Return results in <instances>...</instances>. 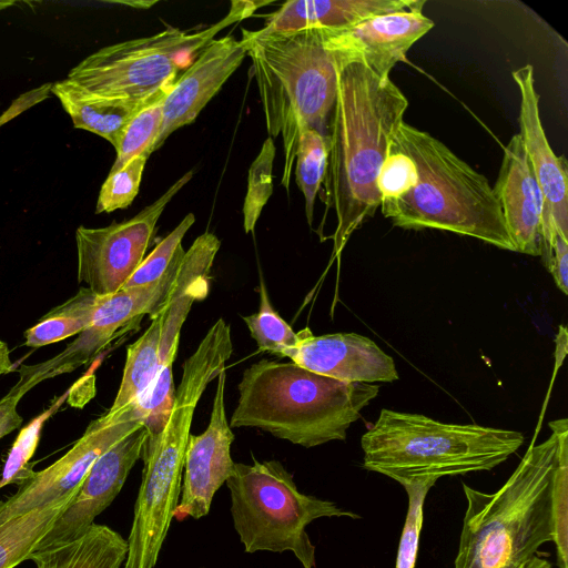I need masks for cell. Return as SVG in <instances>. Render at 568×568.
Here are the masks:
<instances>
[{
    "instance_id": "obj_1",
    "label": "cell",
    "mask_w": 568,
    "mask_h": 568,
    "mask_svg": "<svg viewBox=\"0 0 568 568\" xmlns=\"http://www.w3.org/2000/svg\"><path fill=\"white\" fill-rule=\"evenodd\" d=\"M549 428L497 491L463 483L467 507L454 568H519L549 541L567 568L568 420Z\"/></svg>"
},
{
    "instance_id": "obj_2",
    "label": "cell",
    "mask_w": 568,
    "mask_h": 568,
    "mask_svg": "<svg viewBox=\"0 0 568 568\" xmlns=\"http://www.w3.org/2000/svg\"><path fill=\"white\" fill-rule=\"evenodd\" d=\"M407 108V98L390 78L379 77L361 58L344 55L322 194L325 211L333 209L336 215L334 256L381 206L377 176Z\"/></svg>"
},
{
    "instance_id": "obj_3",
    "label": "cell",
    "mask_w": 568,
    "mask_h": 568,
    "mask_svg": "<svg viewBox=\"0 0 568 568\" xmlns=\"http://www.w3.org/2000/svg\"><path fill=\"white\" fill-rule=\"evenodd\" d=\"M379 392L313 373L293 362L261 359L239 384L230 427H256L306 448L345 440L349 426Z\"/></svg>"
},
{
    "instance_id": "obj_4",
    "label": "cell",
    "mask_w": 568,
    "mask_h": 568,
    "mask_svg": "<svg viewBox=\"0 0 568 568\" xmlns=\"http://www.w3.org/2000/svg\"><path fill=\"white\" fill-rule=\"evenodd\" d=\"M253 63L270 138L281 134L284 165L281 184L290 193L300 134L322 133L333 110L344 55L326 48L322 30L264 33L242 30Z\"/></svg>"
},
{
    "instance_id": "obj_5",
    "label": "cell",
    "mask_w": 568,
    "mask_h": 568,
    "mask_svg": "<svg viewBox=\"0 0 568 568\" xmlns=\"http://www.w3.org/2000/svg\"><path fill=\"white\" fill-rule=\"evenodd\" d=\"M390 146L415 163L417 182L396 202L381 206L395 226L435 229L515 251L488 180L428 132L403 122Z\"/></svg>"
},
{
    "instance_id": "obj_6",
    "label": "cell",
    "mask_w": 568,
    "mask_h": 568,
    "mask_svg": "<svg viewBox=\"0 0 568 568\" xmlns=\"http://www.w3.org/2000/svg\"><path fill=\"white\" fill-rule=\"evenodd\" d=\"M520 432L448 424L417 413L383 408L362 436L363 467L402 486L491 470L524 444Z\"/></svg>"
},
{
    "instance_id": "obj_7",
    "label": "cell",
    "mask_w": 568,
    "mask_h": 568,
    "mask_svg": "<svg viewBox=\"0 0 568 568\" xmlns=\"http://www.w3.org/2000/svg\"><path fill=\"white\" fill-rule=\"evenodd\" d=\"M233 526L245 552L292 551L303 568H315L306 527L322 517L361 518L334 501L305 495L277 460L235 463L226 480Z\"/></svg>"
},
{
    "instance_id": "obj_8",
    "label": "cell",
    "mask_w": 568,
    "mask_h": 568,
    "mask_svg": "<svg viewBox=\"0 0 568 568\" xmlns=\"http://www.w3.org/2000/svg\"><path fill=\"white\" fill-rule=\"evenodd\" d=\"M267 3L232 1L227 14L206 28L168 27L149 37L103 47L72 68L67 78L102 97L152 102L168 93L185 62L217 33Z\"/></svg>"
},
{
    "instance_id": "obj_9",
    "label": "cell",
    "mask_w": 568,
    "mask_h": 568,
    "mask_svg": "<svg viewBox=\"0 0 568 568\" xmlns=\"http://www.w3.org/2000/svg\"><path fill=\"white\" fill-rule=\"evenodd\" d=\"M213 378L206 367L195 363L184 364L164 428L154 438L145 439L142 481L126 539L128 554L123 568H154L158 562L180 500L184 454L194 410Z\"/></svg>"
},
{
    "instance_id": "obj_10",
    "label": "cell",
    "mask_w": 568,
    "mask_h": 568,
    "mask_svg": "<svg viewBox=\"0 0 568 568\" xmlns=\"http://www.w3.org/2000/svg\"><path fill=\"white\" fill-rule=\"evenodd\" d=\"M192 176L193 171L186 172L129 220L104 227L79 226L75 231L78 282L101 296L121 290L144 260L165 206Z\"/></svg>"
},
{
    "instance_id": "obj_11",
    "label": "cell",
    "mask_w": 568,
    "mask_h": 568,
    "mask_svg": "<svg viewBox=\"0 0 568 568\" xmlns=\"http://www.w3.org/2000/svg\"><path fill=\"white\" fill-rule=\"evenodd\" d=\"M185 255L181 245L163 276L148 285L99 295L91 324L52 358L32 365L41 381L69 373L95 357L116 335L144 315L154 318L165 306Z\"/></svg>"
},
{
    "instance_id": "obj_12",
    "label": "cell",
    "mask_w": 568,
    "mask_h": 568,
    "mask_svg": "<svg viewBox=\"0 0 568 568\" xmlns=\"http://www.w3.org/2000/svg\"><path fill=\"white\" fill-rule=\"evenodd\" d=\"M105 424L92 420L83 435L61 458L47 468L20 474L21 485L9 498L0 501V525L12 517L57 501L79 488L93 463L112 445L143 425L124 415Z\"/></svg>"
},
{
    "instance_id": "obj_13",
    "label": "cell",
    "mask_w": 568,
    "mask_h": 568,
    "mask_svg": "<svg viewBox=\"0 0 568 568\" xmlns=\"http://www.w3.org/2000/svg\"><path fill=\"white\" fill-rule=\"evenodd\" d=\"M520 94V138L545 200L541 221L540 255L545 266L550 261L557 233L568 239L567 161L554 153L539 112L534 67L526 64L511 73Z\"/></svg>"
},
{
    "instance_id": "obj_14",
    "label": "cell",
    "mask_w": 568,
    "mask_h": 568,
    "mask_svg": "<svg viewBox=\"0 0 568 568\" xmlns=\"http://www.w3.org/2000/svg\"><path fill=\"white\" fill-rule=\"evenodd\" d=\"M226 369L217 376L210 423L200 435H190L184 454V476L173 518L200 519L210 511L214 494L234 470L231 444L234 434L225 413Z\"/></svg>"
},
{
    "instance_id": "obj_15",
    "label": "cell",
    "mask_w": 568,
    "mask_h": 568,
    "mask_svg": "<svg viewBox=\"0 0 568 568\" xmlns=\"http://www.w3.org/2000/svg\"><path fill=\"white\" fill-rule=\"evenodd\" d=\"M142 425L108 450L91 466L80 487L39 541L36 550L72 541L94 524V519L121 491L132 467L142 457L146 439Z\"/></svg>"
},
{
    "instance_id": "obj_16",
    "label": "cell",
    "mask_w": 568,
    "mask_h": 568,
    "mask_svg": "<svg viewBox=\"0 0 568 568\" xmlns=\"http://www.w3.org/2000/svg\"><path fill=\"white\" fill-rule=\"evenodd\" d=\"M246 45L231 36L211 40L174 81L162 103V124L153 151L178 129L191 124L246 57Z\"/></svg>"
},
{
    "instance_id": "obj_17",
    "label": "cell",
    "mask_w": 568,
    "mask_h": 568,
    "mask_svg": "<svg viewBox=\"0 0 568 568\" xmlns=\"http://www.w3.org/2000/svg\"><path fill=\"white\" fill-rule=\"evenodd\" d=\"M285 357L323 376L343 382L374 384L399 378L394 359L374 341L356 333L315 336L305 327Z\"/></svg>"
},
{
    "instance_id": "obj_18",
    "label": "cell",
    "mask_w": 568,
    "mask_h": 568,
    "mask_svg": "<svg viewBox=\"0 0 568 568\" xmlns=\"http://www.w3.org/2000/svg\"><path fill=\"white\" fill-rule=\"evenodd\" d=\"M434 22L423 7L378 14L342 30H322L329 50L361 58L379 77L390 78L398 62L406 61L413 44L429 32Z\"/></svg>"
},
{
    "instance_id": "obj_19",
    "label": "cell",
    "mask_w": 568,
    "mask_h": 568,
    "mask_svg": "<svg viewBox=\"0 0 568 568\" xmlns=\"http://www.w3.org/2000/svg\"><path fill=\"white\" fill-rule=\"evenodd\" d=\"M493 189L515 251L539 256L545 200L519 133L504 149Z\"/></svg>"
},
{
    "instance_id": "obj_20",
    "label": "cell",
    "mask_w": 568,
    "mask_h": 568,
    "mask_svg": "<svg viewBox=\"0 0 568 568\" xmlns=\"http://www.w3.org/2000/svg\"><path fill=\"white\" fill-rule=\"evenodd\" d=\"M424 0H291L268 16L264 33L342 30L372 17L424 7Z\"/></svg>"
},
{
    "instance_id": "obj_21",
    "label": "cell",
    "mask_w": 568,
    "mask_h": 568,
    "mask_svg": "<svg viewBox=\"0 0 568 568\" xmlns=\"http://www.w3.org/2000/svg\"><path fill=\"white\" fill-rule=\"evenodd\" d=\"M51 91L70 115L74 128L100 135L114 149L134 114L153 102L102 97L68 78L51 84Z\"/></svg>"
},
{
    "instance_id": "obj_22",
    "label": "cell",
    "mask_w": 568,
    "mask_h": 568,
    "mask_svg": "<svg viewBox=\"0 0 568 568\" xmlns=\"http://www.w3.org/2000/svg\"><path fill=\"white\" fill-rule=\"evenodd\" d=\"M128 542L105 525L92 524L77 539L31 552L37 568H120Z\"/></svg>"
},
{
    "instance_id": "obj_23",
    "label": "cell",
    "mask_w": 568,
    "mask_h": 568,
    "mask_svg": "<svg viewBox=\"0 0 568 568\" xmlns=\"http://www.w3.org/2000/svg\"><path fill=\"white\" fill-rule=\"evenodd\" d=\"M162 311L151 320L146 331L126 349L125 365L115 399L102 415L111 419L125 407L138 402L149 389L156 376Z\"/></svg>"
},
{
    "instance_id": "obj_24",
    "label": "cell",
    "mask_w": 568,
    "mask_h": 568,
    "mask_svg": "<svg viewBox=\"0 0 568 568\" xmlns=\"http://www.w3.org/2000/svg\"><path fill=\"white\" fill-rule=\"evenodd\" d=\"M78 489L0 525V568H14L28 559Z\"/></svg>"
},
{
    "instance_id": "obj_25",
    "label": "cell",
    "mask_w": 568,
    "mask_h": 568,
    "mask_svg": "<svg viewBox=\"0 0 568 568\" xmlns=\"http://www.w3.org/2000/svg\"><path fill=\"white\" fill-rule=\"evenodd\" d=\"M99 295L81 287L75 295L43 315L26 331L24 344L41 347L80 334L92 322Z\"/></svg>"
},
{
    "instance_id": "obj_26",
    "label": "cell",
    "mask_w": 568,
    "mask_h": 568,
    "mask_svg": "<svg viewBox=\"0 0 568 568\" xmlns=\"http://www.w3.org/2000/svg\"><path fill=\"white\" fill-rule=\"evenodd\" d=\"M328 160V136L315 129H304L296 151L295 181L304 195L305 215L313 223L314 204L323 184Z\"/></svg>"
},
{
    "instance_id": "obj_27",
    "label": "cell",
    "mask_w": 568,
    "mask_h": 568,
    "mask_svg": "<svg viewBox=\"0 0 568 568\" xmlns=\"http://www.w3.org/2000/svg\"><path fill=\"white\" fill-rule=\"evenodd\" d=\"M260 307L254 314L243 316L251 337L258 351L285 357L298 342L297 332L274 310L263 278L260 281Z\"/></svg>"
},
{
    "instance_id": "obj_28",
    "label": "cell",
    "mask_w": 568,
    "mask_h": 568,
    "mask_svg": "<svg viewBox=\"0 0 568 568\" xmlns=\"http://www.w3.org/2000/svg\"><path fill=\"white\" fill-rule=\"evenodd\" d=\"M164 95L139 110L128 123L119 142L116 158L110 172L118 171L132 159L152 153L162 124Z\"/></svg>"
},
{
    "instance_id": "obj_29",
    "label": "cell",
    "mask_w": 568,
    "mask_h": 568,
    "mask_svg": "<svg viewBox=\"0 0 568 568\" xmlns=\"http://www.w3.org/2000/svg\"><path fill=\"white\" fill-rule=\"evenodd\" d=\"M274 158L275 145L273 139L267 138L248 171L247 192L243 205L245 233L254 232L256 222L272 195Z\"/></svg>"
},
{
    "instance_id": "obj_30",
    "label": "cell",
    "mask_w": 568,
    "mask_h": 568,
    "mask_svg": "<svg viewBox=\"0 0 568 568\" xmlns=\"http://www.w3.org/2000/svg\"><path fill=\"white\" fill-rule=\"evenodd\" d=\"M148 159V154H141L132 159L122 169L109 172L100 189L95 206L97 214L111 213L131 205L139 193Z\"/></svg>"
},
{
    "instance_id": "obj_31",
    "label": "cell",
    "mask_w": 568,
    "mask_h": 568,
    "mask_svg": "<svg viewBox=\"0 0 568 568\" xmlns=\"http://www.w3.org/2000/svg\"><path fill=\"white\" fill-rule=\"evenodd\" d=\"M194 222V214H186L173 231L162 239L154 250L144 257L122 288L143 286L160 280L170 267L176 250L182 245L184 235Z\"/></svg>"
},
{
    "instance_id": "obj_32",
    "label": "cell",
    "mask_w": 568,
    "mask_h": 568,
    "mask_svg": "<svg viewBox=\"0 0 568 568\" xmlns=\"http://www.w3.org/2000/svg\"><path fill=\"white\" fill-rule=\"evenodd\" d=\"M435 484L419 481L403 486L408 497V508L399 538L395 568H415L423 526V507L428 491Z\"/></svg>"
},
{
    "instance_id": "obj_33",
    "label": "cell",
    "mask_w": 568,
    "mask_h": 568,
    "mask_svg": "<svg viewBox=\"0 0 568 568\" xmlns=\"http://www.w3.org/2000/svg\"><path fill=\"white\" fill-rule=\"evenodd\" d=\"M416 182L417 171L414 161L398 149L389 146L377 176L381 206L396 202L409 192Z\"/></svg>"
},
{
    "instance_id": "obj_34",
    "label": "cell",
    "mask_w": 568,
    "mask_h": 568,
    "mask_svg": "<svg viewBox=\"0 0 568 568\" xmlns=\"http://www.w3.org/2000/svg\"><path fill=\"white\" fill-rule=\"evenodd\" d=\"M67 397L68 393L61 396L50 408L44 410L21 430L10 453L0 486L7 481H11L16 476L26 470L23 468L24 464L32 456L37 447L42 425L60 407Z\"/></svg>"
},
{
    "instance_id": "obj_35",
    "label": "cell",
    "mask_w": 568,
    "mask_h": 568,
    "mask_svg": "<svg viewBox=\"0 0 568 568\" xmlns=\"http://www.w3.org/2000/svg\"><path fill=\"white\" fill-rule=\"evenodd\" d=\"M20 379L0 399V439L17 429L23 422L18 412L22 396L41 383L34 375L31 365H22L19 369Z\"/></svg>"
},
{
    "instance_id": "obj_36",
    "label": "cell",
    "mask_w": 568,
    "mask_h": 568,
    "mask_svg": "<svg viewBox=\"0 0 568 568\" xmlns=\"http://www.w3.org/2000/svg\"><path fill=\"white\" fill-rule=\"evenodd\" d=\"M567 355V329L565 326H559V332L556 337V368L562 364Z\"/></svg>"
},
{
    "instance_id": "obj_37",
    "label": "cell",
    "mask_w": 568,
    "mask_h": 568,
    "mask_svg": "<svg viewBox=\"0 0 568 568\" xmlns=\"http://www.w3.org/2000/svg\"><path fill=\"white\" fill-rule=\"evenodd\" d=\"M14 369V364L10 358V349L8 345L0 339V376L11 373Z\"/></svg>"
},
{
    "instance_id": "obj_38",
    "label": "cell",
    "mask_w": 568,
    "mask_h": 568,
    "mask_svg": "<svg viewBox=\"0 0 568 568\" xmlns=\"http://www.w3.org/2000/svg\"><path fill=\"white\" fill-rule=\"evenodd\" d=\"M552 565L546 558H542L539 554H536L532 558L523 564L519 568H551Z\"/></svg>"
},
{
    "instance_id": "obj_39",
    "label": "cell",
    "mask_w": 568,
    "mask_h": 568,
    "mask_svg": "<svg viewBox=\"0 0 568 568\" xmlns=\"http://www.w3.org/2000/svg\"><path fill=\"white\" fill-rule=\"evenodd\" d=\"M12 4H14L13 1H0V10H3Z\"/></svg>"
}]
</instances>
